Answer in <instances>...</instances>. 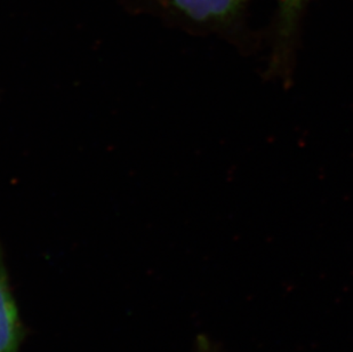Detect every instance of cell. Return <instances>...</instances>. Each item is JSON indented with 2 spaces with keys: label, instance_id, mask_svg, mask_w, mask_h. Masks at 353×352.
Masks as SVG:
<instances>
[{
  "label": "cell",
  "instance_id": "6da1fadb",
  "mask_svg": "<svg viewBox=\"0 0 353 352\" xmlns=\"http://www.w3.org/2000/svg\"><path fill=\"white\" fill-rule=\"evenodd\" d=\"M184 19L196 24L225 23L236 17L246 0H165Z\"/></svg>",
  "mask_w": 353,
  "mask_h": 352
},
{
  "label": "cell",
  "instance_id": "7a4b0ae2",
  "mask_svg": "<svg viewBox=\"0 0 353 352\" xmlns=\"http://www.w3.org/2000/svg\"><path fill=\"white\" fill-rule=\"evenodd\" d=\"M22 335L19 311L10 292L0 252V352H19Z\"/></svg>",
  "mask_w": 353,
  "mask_h": 352
},
{
  "label": "cell",
  "instance_id": "3957f363",
  "mask_svg": "<svg viewBox=\"0 0 353 352\" xmlns=\"http://www.w3.org/2000/svg\"><path fill=\"white\" fill-rule=\"evenodd\" d=\"M283 3V8L286 10V13L292 14L296 12L297 8L305 1V0H280Z\"/></svg>",
  "mask_w": 353,
  "mask_h": 352
}]
</instances>
